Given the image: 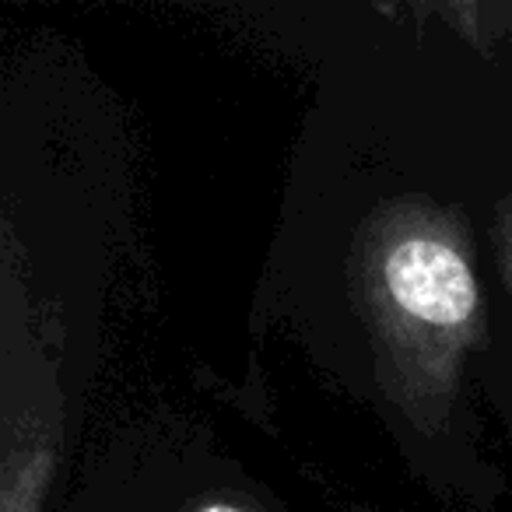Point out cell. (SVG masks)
I'll return each instance as SVG.
<instances>
[{
    "label": "cell",
    "instance_id": "7a4b0ae2",
    "mask_svg": "<svg viewBox=\"0 0 512 512\" xmlns=\"http://www.w3.org/2000/svg\"><path fill=\"white\" fill-rule=\"evenodd\" d=\"M193 512H249V509H242V505H235V502H207Z\"/></svg>",
    "mask_w": 512,
    "mask_h": 512
},
{
    "label": "cell",
    "instance_id": "6da1fadb",
    "mask_svg": "<svg viewBox=\"0 0 512 512\" xmlns=\"http://www.w3.org/2000/svg\"><path fill=\"white\" fill-rule=\"evenodd\" d=\"M376 306L418 355L449 358L474 330L477 281L446 225L428 218L386 225L376 246Z\"/></svg>",
    "mask_w": 512,
    "mask_h": 512
}]
</instances>
